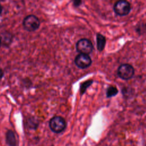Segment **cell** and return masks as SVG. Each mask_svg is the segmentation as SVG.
<instances>
[{
    "label": "cell",
    "instance_id": "cell-1",
    "mask_svg": "<svg viewBox=\"0 0 146 146\" xmlns=\"http://www.w3.org/2000/svg\"><path fill=\"white\" fill-rule=\"evenodd\" d=\"M49 127L54 133H59L63 132L66 127L65 119L60 116H55L49 121Z\"/></svg>",
    "mask_w": 146,
    "mask_h": 146
},
{
    "label": "cell",
    "instance_id": "cell-2",
    "mask_svg": "<svg viewBox=\"0 0 146 146\" xmlns=\"http://www.w3.org/2000/svg\"><path fill=\"white\" fill-rule=\"evenodd\" d=\"M22 25L26 31L33 32L39 27L40 21L36 16L30 14L25 17L22 22Z\"/></svg>",
    "mask_w": 146,
    "mask_h": 146
},
{
    "label": "cell",
    "instance_id": "cell-3",
    "mask_svg": "<svg viewBox=\"0 0 146 146\" xmlns=\"http://www.w3.org/2000/svg\"><path fill=\"white\" fill-rule=\"evenodd\" d=\"M115 13L119 16H125L128 15L131 10L129 2L127 1H118L115 3L113 6Z\"/></svg>",
    "mask_w": 146,
    "mask_h": 146
},
{
    "label": "cell",
    "instance_id": "cell-4",
    "mask_svg": "<svg viewBox=\"0 0 146 146\" xmlns=\"http://www.w3.org/2000/svg\"><path fill=\"white\" fill-rule=\"evenodd\" d=\"M135 74L133 67L128 63L121 64L117 68V74L118 76L123 80H129L131 79Z\"/></svg>",
    "mask_w": 146,
    "mask_h": 146
},
{
    "label": "cell",
    "instance_id": "cell-5",
    "mask_svg": "<svg viewBox=\"0 0 146 146\" xmlns=\"http://www.w3.org/2000/svg\"><path fill=\"white\" fill-rule=\"evenodd\" d=\"M76 50L80 54H89L94 49V46L90 40L86 38H82L78 40L76 43Z\"/></svg>",
    "mask_w": 146,
    "mask_h": 146
},
{
    "label": "cell",
    "instance_id": "cell-6",
    "mask_svg": "<svg viewBox=\"0 0 146 146\" xmlns=\"http://www.w3.org/2000/svg\"><path fill=\"white\" fill-rule=\"evenodd\" d=\"M75 65L79 68L84 69L90 67L92 63V59L88 54H79L74 59Z\"/></svg>",
    "mask_w": 146,
    "mask_h": 146
},
{
    "label": "cell",
    "instance_id": "cell-7",
    "mask_svg": "<svg viewBox=\"0 0 146 146\" xmlns=\"http://www.w3.org/2000/svg\"><path fill=\"white\" fill-rule=\"evenodd\" d=\"M6 143L8 146H17V142L14 132L10 129L8 130L5 135Z\"/></svg>",
    "mask_w": 146,
    "mask_h": 146
},
{
    "label": "cell",
    "instance_id": "cell-8",
    "mask_svg": "<svg viewBox=\"0 0 146 146\" xmlns=\"http://www.w3.org/2000/svg\"><path fill=\"white\" fill-rule=\"evenodd\" d=\"M13 35L7 31H4L1 34V44L3 46H9L12 42Z\"/></svg>",
    "mask_w": 146,
    "mask_h": 146
},
{
    "label": "cell",
    "instance_id": "cell-9",
    "mask_svg": "<svg viewBox=\"0 0 146 146\" xmlns=\"http://www.w3.org/2000/svg\"><path fill=\"white\" fill-rule=\"evenodd\" d=\"M106 39L104 35L100 33L96 34V47L99 51H102L106 45Z\"/></svg>",
    "mask_w": 146,
    "mask_h": 146
},
{
    "label": "cell",
    "instance_id": "cell-10",
    "mask_svg": "<svg viewBox=\"0 0 146 146\" xmlns=\"http://www.w3.org/2000/svg\"><path fill=\"white\" fill-rule=\"evenodd\" d=\"M117 88L114 86H109L106 90V96L108 98L115 96L118 94Z\"/></svg>",
    "mask_w": 146,
    "mask_h": 146
},
{
    "label": "cell",
    "instance_id": "cell-11",
    "mask_svg": "<svg viewBox=\"0 0 146 146\" xmlns=\"http://www.w3.org/2000/svg\"><path fill=\"white\" fill-rule=\"evenodd\" d=\"M93 83V80H87V81H86L84 82V83H82L80 84V95H83L85 91H86L87 88L92 84Z\"/></svg>",
    "mask_w": 146,
    "mask_h": 146
},
{
    "label": "cell",
    "instance_id": "cell-12",
    "mask_svg": "<svg viewBox=\"0 0 146 146\" xmlns=\"http://www.w3.org/2000/svg\"><path fill=\"white\" fill-rule=\"evenodd\" d=\"M82 2L80 1H74V3H73V5L75 7H79L81 4H82Z\"/></svg>",
    "mask_w": 146,
    "mask_h": 146
},
{
    "label": "cell",
    "instance_id": "cell-13",
    "mask_svg": "<svg viewBox=\"0 0 146 146\" xmlns=\"http://www.w3.org/2000/svg\"><path fill=\"white\" fill-rule=\"evenodd\" d=\"M145 27H146V25H145Z\"/></svg>",
    "mask_w": 146,
    "mask_h": 146
}]
</instances>
